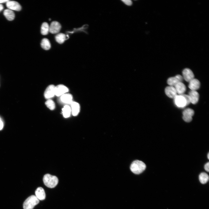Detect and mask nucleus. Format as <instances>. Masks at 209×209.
I'll use <instances>...</instances> for the list:
<instances>
[{
	"label": "nucleus",
	"instance_id": "5",
	"mask_svg": "<svg viewBox=\"0 0 209 209\" xmlns=\"http://www.w3.org/2000/svg\"><path fill=\"white\" fill-rule=\"evenodd\" d=\"M68 91V89L62 84L58 85L55 87V95L57 96H61Z\"/></svg>",
	"mask_w": 209,
	"mask_h": 209
},
{
	"label": "nucleus",
	"instance_id": "9",
	"mask_svg": "<svg viewBox=\"0 0 209 209\" xmlns=\"http://www.w3.org/2000/svg\"><path fill=\"white\" fill-rule=\"evenodd\" d=\"M6 6L8 9L11 10L19 11L21 9L20 4L18 2L15 1L8 0L6 3Z\"/></svg>",
	"mask_w": 209,
	"mask_h": 209
},
{
	"label": "nucleus",
	"instance_id": "16",
	"mask_svg": "<svg viewBox=\"0 0 209 209\" xmlns=\"http://www.w3.org/2000/svg\"><path fill=\"white\" fill-rule=\"evenodd\" d=\"M72 96L69 93H65L61 96L60 100L66 104H71L72 102Z\"/></svg>",
	"mask_w": 209,
	"mask_h": 209
},
{
	"label": "nucleus",
	"instance_id": "6",
	"mask_svg": "<svg viewBox=\"0 0 209 209\" xmlns=\"http://www.w3.org/2000/svg\"><path fill=\"white\" fill-rule=\"evenodd\" d=\"M183 78L179 75H178L174 77H170L167 80V83L170 86L174 87L178 83L182 82Z\"/></svg>",
	"mask_w": 209,
	"mask_h": 209
},
{
	"label": "nucleus",
	"instance_id": "18",
	"mask_svg": "<svg viewBox=\"0 0 209 209\" xmlns=\"http://www.w3.org/2000/svg\"><path fill=\"white\" fill-rule=\"evenodd\" d=\"M3 15L9 21L12 20L15 18L14 13L12 10L8 9L4 10Z\"/></svg>",
	"mask_w": 209,
	"mask_h": 209
},
{
	"label": "nucleus",
	"instance_id": "28",
	"mask_svg": "<svg viewBox=\"0 0 209 209\" xmlns=\"http://www.w3.org/2000/svg\"><path fill=\"white\" fill-rule=\"evenodd\" d=\"M183 120L186 122H190L192 120V117H190L183 116Z\"/></svg>",
	"mask_w": 209,
	"mask_h": 209
},
{
	"label": "nucleus",
	"instance_id": "10",
	"mask_svg": "<svg viewBox=\"0 0 209 209\" xmlns=\"http://www.w3.org/2000/svg\"><path fill=\"white\" fill-rule=\"evenodd\" d=\"M55 87L54 85H51L46 88L44 93V96L46 99L50 98L55 96Z\"/></svg>",
	"mask_w": 209,
	"mask_h": 209
},
{
	"label": "nucleus",
	"instance_id": "30",
	"mask_svg": "<svg viewBox=\"0 0 209 209\" xmlns=\"http://www.w3.org/2000/svg\"><path fill=\"white\" fill-rule=\"evenodd\" d=\"M3 127V123L0 118V130Z\"/></svg>",
	"mask_w": 209,
	"mask_h": 209
},
{
	"label": "nucleus",
	"instance_id": "32",
	"mask_svg": "<svg viewBox=\"0 0 209 209\" xmlns=\"http://www.w3.org/2000/svg\"><path fill=\"white\" fill-rule=\"evenodd\" d=\"M3 6L2 4H0V12L3 10Z\"/></svg>",
	"mask_w": 209,
	"mask_h": 209
},
{
	"label": "nucleus",
	"instance_id": "17",
	"mask_svg": "<svg viewBox=\"0 0 209 209\" xmlns=\"http://www.w3.org/2000/svg\"><path fill=\"white\" fill-rule=\"evenodd\" d=\"M71 104L72 115L74 116H76L80 112V105L78 103L74 102H72Z\"/></svg>",
	"mask_w": 209,
	"mask_h": 209
},
{
	"label": "nucleus",
	"instance_id": "23",
	"mask_svg": "<svg viewBox=\"0 0 209 209\" xmlns=\"http://www.w3.org/2000/svg\"><path fill=\"white\" fill-rule=\"evenodd\" d=\"M56 41L60 44L64 43L66 40L65 35L62 33H60L57 34L55 37Z\"/></svg>",
	"mask_w": 209,
	"mask_h": 209
},
{
	"label": "nucleus",
	"instance_id": "1",
	"mask_svg": "<svg viewBox=\"0 0 209 209\" xmlns=\"http://www.w3.org/2000/svg\"><path fill=\"white\" fill-rule=\"evenodd\" d=\"M146 166L143 162L136 160L134 161L131 164L130 169L131 171L136 174H139L145 169Z\"/></svg>",
	"mask_w": 209,
	"mask_h": 209
},
{
	"label": "nucleus",
	"instance_id": "29",
	"mask_svg": "<svg viewBox=\"0 0 209 209\" xmlns=\"http://www.w3.org/2000/svg\"><path fill=\"white\" fill-rule=\"evenodd\" d=\"M204 168L205 170L206 171H207L208 172H209V163L208 162L206 163L205 165Z\"/></svg>",
	"mask_w": 209,
	"mask_h": 209
},
{
	"label": "nucleus",
	"instance_id": "15",
	"mask_svg": "<svg viewBox=\"0 0 209 209\" xmlns=\"http://www.w3.org/2000/svg\"><path fill=\"white\" fill-rule=\"evenodd\" d=\"M175 88L177 93L179 95L183 94L186 91V88L185 85L182 82H179L175 86Z\"/></svg>",
	"mask_w": 209,
	"mask_h": 209
},
{
	"label": "nucleus",
	"instance_id": "4",
	"mask_svg": "<svg viewBox=\"0 0 209 209\" xmlns=\"http://www.w3.org/2000/svg\"><path fill=\"white\" fill-rule=\"evenodd\" d=\"M174 99V103L177 107L183 108L186 106V100L182 95H176Z\"/></svg>",
	"mask_w": 209,
	"mask_h": 209
},
{
	"label": "nucleus",
	"instance_id": "33",
	"mask_svg": "<svg viewBox=\"0 0 209 209\" xmlns=\"http://www.w3.org/2000/svg\"><path fill=\"white\" fill-rule=\"evenodd\" d=\"M207 157H208V159H209V153H208V154Z\"/></svg>",
	"mask_w": 209,
	"mask_h": 209
},
{
	"label": "nucleus",
	"instance_id": "24",
	"mask_svg": "<svg viewBox=\"0 0 209 209\" xmlns=\"http://www.w3.org/2000/svg\"><path fill=\"white\" fill-rule=\"evenodd\" d=\"M194 114V110L190 108H187L183 112V116L192 117Z\"/></svg>",
	"mask_w": 209,
	"mask_h": 209
},
{
	"label": "nucleus",
	"instance_id": "19",
	"mask_svg": "<svg viewBox=\"0 0 209 209\" xmlns=\"http://www.w3.org/2000/svg\"><path fill=\"white\" fill-rule=\"evenodd\" d=\"M41 47L44 49L47 50L51 47V44L48 39L47 38L43 39L41 43Z\"/></svg>",
	"mask_w": 209,
	"mask_h": 209
},
{
	"label": "nucleus",
	"instance_id": "3",
	"mask_svg": "<svg viewBox=\"0 0 209 209\" xmlns=\"http://www.w3.org/2000/svg\"><path fill=\"white\" fill-rule=\"evenodd\" d=\"M39 202V200L35 195H32L28 197L24 201V209H33Z\"/></svg>",
	"mask_w": 209,
	"mask_h": 209
},
{
	"label": "nucleus",
	"instance_id": "25",
	"mask_svg": "<svg viewBox=\"0 0 209 209\" xmlns=\"http://www.w3.org/2000/svg\"><path fill=\"white\" fill-rule=\"evenodd\" d=\"M45 104L47 107L51 110L54 109L55 108L54 102L51 99H48L46 102Z\"/></svg>",
	"mask_w": 209,
	"mask_h": 209
},
{
	"label": "nucleus",
	"instance_id": "14",
	"mask_svg": "<svg viewBox=\"0 0 209 209\" xmlns=\"http://www.w3.org/2000/svg\"><path fill=\"white\" fill-rule=\"evenodd\" d=\"M36 197L39 200H44L46 197V194L44 190L41 187L38 188L35 191Z\"/></svg>",
	"mask_w": 209,
	"mask_h": 209
},
{
	"label": "nucleus",
	"instance_id": "12",
	"mask_svg": "<svg viewBox=\"0 0 209 209\" xmlns=\"http://www.w3.org/2000/svg\"><path fill=\"white\" fill-rule=\"evenodd\" d=\"M188 95L189 96L191 101V102L192 104H195L198 102L199 95L196 91L191 90L189 93Z\"/></svg>",
	"mask_w": 209,
	"mask_h": 209
},
{
	"label": "nucleus",
	"instance_id": "8",
	"mask_svg": "<svg viewBox=\"0 0 209 209\" xmlns=\"http://www.w3.org/2000/svg\"><path fill=\"white\" fill-rule=\"evenodd\" d=\"M183 78L187 82H189L194 78V75L192 71L190 69L186 68L182 71Z\"/></svg>",
	"mask_w": 209,
	"mask_h": 209
},
{
	"label": "nucleus",
	"instance_id": "13",
	"mask_svg": "<svg viewBox=\"0 0 209 209\" xmlns=\"http://www.w3.org/2000/svg\"><path fill=\"white\" fill-rule=\"evenodd\" d=\"M200 85L199 81L196 79L194 78L189 82L188 87L191 90L196 91L199 88Z\"/></svg>",
	"mask_w": 209,
	"mask_h": 209
},
{
	"label": "nucleus",
	"instance_id": "11",
	"mask_svg": "<svg viewBox=\"0 0 209 209\" xmlns=\"http://www.w3.org/2000/svg\"><path fill=\"white\" fill-rule=\"evenodd\" d=\"M165 92L166 95L171 98H174L177 95L176 90L174 87L169 86L165 89Z\"/></svg>",
	"mask_w": 209,
	"mask_h": 209
},
{
	"label": "nucleus",
	"instance_id": "31",
	"mask_svg": "<svg viewBox=\"0 0 209 209\" xmlns=\"http://www.w3.org/2000/svg\"><path fill=\"white\" fill-rule=\"evenodd\" d=\"M8 1V0H0V4L2 3H6Z\"/></svg>",
	"mask_w": 209,
	"mask_h": 209
},
{
	"label": "nucleus",
	"instance_id": "20",
	"mask_svg": "<svg viewBox=\"0 0 209 209\" xmlns=\"http://www.w3.org/2000/svg\"><path fill=\"white\" fill-rule=\"evenodd\" d=\"M71 112L70 107L68 105H65L62 109V113L64 117L67 118L70 116Z\"/></svg>",
	"mask_w": 209,
	"mask_h": 209
},
{
	"label": "nucleus",
	"instance_id": "2",
	"mask_svg": "<svg viewBox=\"0 0 209 209\" xmlns=\"http://www.w3.org/2000/svg\"><path fill=\"white\" fill-rule=\"evenodd\" d=\"M43 181L44 185L50 188L55 187L58 182V179L56 176L48 174L44 175Z\"/></svg>",
	"mask_w": 209,
	"mask_h": 209
},
{
	"label": "nucleus",
	"instance_id": "27",
	"mask_svg": "<svg viewBox=\"0 0 209 209\" xmlns=\"http://www.w3.org/2000/svg\"><path fill=\"white\" fill-rule=\"evenodd\" d=\"M122 1L126 5L130 6L132 4V1L131 0H122Z\"/></svg>",
	"mask_w": 209,
	"mask_h": 209
},
{
	"label": "nucleus",
	"instance_id": "21",
	"mask_svg": "<svg viewBox=\"0 0 209 209\" xmlns=\"http://www.w3.org/2000/svg\"><path fill=\"white\" fill-rule=\"evenodd\" d=\"M49 26L47 23L46 22L43 23L41 27V34L43 35L48 34L49 32Z\"/></svg>",
	"mask_w": 209,
	"mask_h": 209
},
{
	"label": "nucleus",
	"instance_id": "22",
	"mask_svg": "<svg viewBox=\"0 0 209 209\" xmlns=\"http://www.w3.org/2000/svg\"><path fill=\"white\" fill-rule=\"evenodd\" d=\"M199 179L200 182L202 184L206 183L209 180V176L205 172H202L199 175Z\"/></svg>",
	"mask_w": 209,
	"mask_h": 209
},
{
	"label": "nucleus",
	"instance_id": "7",
	"mask_svg": "<svg viewBox=\"0 0 209 209\" xmlns=\"http://www.w3.org/2000/svg\"><path fill=\"white\" fill-rule=\"evenodd\" d=\"M61 26L58 22L54 21L52 22L49 27V32L52 34L59 33L61 29Z\"/></svg>",
	"mask_w": 209,
	"mask_h": 209
},
{
	"label": "nucleus",
	"instance_id": "26",
	"mask_svg": "<svg viewBox=\"0 0 209 209\" xmlns=\"http://www.w3.org/2000/svg\"><path fill=\"white\" fill-rule=\"evenodd\" d=\"M181 95L184 97L186 100V105L187 106L191 102L189 96L188 95H186L184 94Z\"/></svg>",
	"mask_w": 209,
	"mask_h": 209
}]
</instances>
